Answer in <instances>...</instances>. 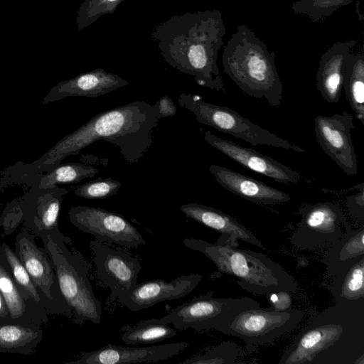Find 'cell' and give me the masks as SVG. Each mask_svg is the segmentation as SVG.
Listing matches in <instances>:
<instances>
[{
	"label": "cell",
	"instance_id": "obj_34",
	"mask_svg": "<svg viewBox=\"0 0 364 364\" xmlns=\"http://www.w3.org/2000/svg\"><path fill=\"white\" fill-rule=\"evenodd\" d=\"M121 186L119 181L111 178H97L78 186L74 194L90 200L104 199L117 194Z\"/></svg>",
	"mask_w": 364,
	"mask_h": 364
},
{
	"label": "cell",
	"instance_id": "obj_24",
	"mask_svg": "<svg viewBox=\"0 0 364 364\" xmlns=\"http://www.w3.org/2000/svg\"><path fill=\"white\" fill-rule=\"evenodd\" d=\"M328 289L336 303L364 301V255L341 268Z\"/></svg>",
	"mask_w": 364,
	"mask_h": 364
},
{
	"label": "cell",
	"instance_id": "obj_19",
	"mask_svg": "<svg viewBox=\"0 0 364 364\" xmlns=\"http://www.w3.org/2000/svg\"><path fill=\"white\" fill-rule=\"evenodd\" d=\"M128 85L129 82L119 75L97 68L59 82L43 97V104L47 105L68 97L97 98Z\"/></svg>",
	"mask_w": 364,
	"mask_h": 364
},
{
	"label": "cell",
	"instance_id": "obj_17",
	"mask_svg": "<svg viewBox=\"0 0 364 364\" xmlns=\"http://www.w3.org/2000/svg\"><path fill=\"white\" fill-rule=\"evenodd\" d=\"M189 346L186 342H177L149 347H130L107 344L89 352L68 364H124L141 362H159L178 355Z\"/></svg>",
	"mask_w": 364,
	"mask_h": 364
},
{
	"label": "cell",
	"instance_id": "obj_21",
	"mask_svg": "<svg viewBox=\"0 0 364 364\" xmlns=\"http://www.w3.org/2000/svg\"><path fill=\"white\" fill-rule=\"evenodd\" d=\"M209 171L222 187L251 202L274 205L291 200L289 194L228 168L211 164Z\"/></svg>",
	"mask_w": 364,
	"mask_h": 364
},
{
	"label": "cell",
	"instance_id": "obj_26",
	"mask_svg": "<svg viewBox=\"0 0 364 364\" xmlns=\"http://www.w3.org/2000/svg\"><path fill=\"white\" fill-rule=\"evenodd\" d=\"M43 334V331L39 326L0 324V353L32 355L41 342Z\"/></svg>",
	"mask_w": 364,
	"mask_h": 364
},
{
	"label": "cell",
	"instance_id": "obj_37",
	"mask_svg": "<svg viewBox=\"0 0 364 364\" xmlns=\"http://www.w3.org/2000/svg\"><path fill=\"white\" fill-rule=\"evenodd\" d=\"M271 300L276 311H284L289 309L291 304L283 302L284 301L291 299L288 292L279 291L272 294Z\"/></svg>",
	"mask_w": 364,
	"mask_h": 364
},
{
	"label": "cell",
	"instance_id": "obj_2",
	"mask_svg": "<svg viewBox=\"0 0 364 364\" xmlns=\"http://www.w3.org/2000/svg\"><path fill=\"white\" fill-rule=\"evenodd\" d=\"M226 28L219 10L174 15L150 33L164 60L197 84L227 95L217 65Z\"/></svg>",
	"mask_w": 364,
	"mask_h": 364
},
{
	"label": "cell",
	"instance_id": "obj_33",
	"mask_svg": "<svg viewBox=\"0 0 364 364\" xmlns=\"http://www.w3.org/2000/svg\"><path fill=\"white\" fill-rule=\"evenodd\" d=\"M240 354V346L232 341L222 343L208 350L203 354L191 356L181 364H232Z\"/></svg>",
	"mask_w": 364,
	"mask_h": 364
},
{
	"label": "cell",
	"instance_id": "obj_35",
	"mask_svg": "<svg viewBox=\"0 0 364 364\" xmlns=\"http://www.w3.org/2000/svg\"><path fill=\"white\" fill-rule=\"evenodd\" d=\"M363 183L360 192L347 198V206L350 213L361 221L364 220Z\"/></svg>",
	"mask_w": 364,
	"mask_h": 364
},
{
	"label": "cell",
	"instance_id": "obj_14",
	"mask_svg": "<svg viewBox=\"0 0 364 364\" xmlns=\"http://www.w3.org/2000/svg\"><path fill=\"white\" fill-rule=\"evenodd\" d=\"M98 284L111 290L112 299L124 296L137 284L141 264L129 253L112 249L97 240H91Z\"/></svg>",
	"mask_w": 364,
	"mask_h": 364
},
{
	"label": "cell",
	"instance_id": "obj_23",
	"mask_svg": "<svg viewBox=\"0 0 364 364\" xmlns=\"http://www.w3.org/2000/svg\"><path fill=\"white\" fill-rule=\"evenodd\" d=\"M0 291L12 323L39 326L47 323V311L20 288L7 269L1 254Z\"/></svg>",
	"mask_w": 364,
	"mask_h": 364
},
{
	"label": "cell",
	"instance_id": "obj_31",
	"mask_svg": "<svg viewBox=\"0 0 364 364\" xmlns=\"http://www.w3.org/2000/svg\"><path fill=\"white\" fill-rule=\"evenodd\" d=\"M355 0H296L291 4L295 14L306 15L314 23H320L335 11Z\"/></svg>",
	"mask_w": 364,
	"mask_h": 364
},
{
	"label": "cell",
	"instance_id": "obj_27",
	"mask_svg": "<svg viewBox=\"0 0 364 364\" xmlns=\"http://www.w3.org/2000/svg\"><path fill=\"white\" fill-rule=\"evenodd\" d=\"M343 89L355 118L364 124V55L363 52L348 55Z\"/></svg>",
	"mask_w": 364,
	"mask_h": 364
},
{
	"label": "cell",
	"instance_id": "obj_10",
	"mask_svg": "<svg viewBox=\"0 0 364 364\" xmlns=\"http://www.w3.org/2000/svg\"><path fill=\"white\" fill-rule=\"evenodd\" d=\"M304 312L293 309L284 311L250 309L237 314L224 333L251 344H267L294 329L301 321Z\"/></svg>",
	"mask_w": 364,
	"mask_h": 364
},
{
	"label": "cell",
	"instance_id": "obj_38",
	"mask_svg": "<svg viewBox=\"0 0 364 364\" xmlns=\"http://www.w3.org/2000/svg\"><path fill=\"white\" fill-rule=\"evenodd\" d=\"M12 323L4 298L0 291V324Z\"/></svg>",
	"mask_w": 364,
	"mask_h": 364
},
{
	"label": "cell",
	"instance_id": "obj_22",
	"mask_svg": "<svg viewBox=\"0 0 364 364\" xmlns=\"http://www.w3.org/2000/svg\"><path fill=\"white\" fill-rule=\"evenodd\" d=\"M356 43L355 39L336 42L321 55L316 86L328 103H336L340 100L346 60Z\"/></svg>",
	"mask_w": 364,
	"mask_h": 364
},
{
	"label": "cell",
	"instance_id": "obj_30",
	"mask_svg": "<svg viewBox=\"0 0 364 364\" xmlns=\"http://www.w3.org/2000/svg\"><path fill=\"white\" fill-rule=\"evenodd\" d=\"M121 331V338L127 345L154 343L177 335L176 331L167 323L157 322L154 318L141 321L134 326H124Z\"/></svg>",
	"mask_w": 364,
	"mask_h": 364
},
{
	"label": "cell",
	"instance_id": "obj_16",
	"mask_svg": "<svg viewBox=\"0 0 364 364\" xmlns=\"http://www.w3.org/2000/svg\"><path fill=\"white\" fill-rule=\"evenodd\" d=\"M203 139L212 146L242 166L278 183L296 184L301 178L299 173L273 158L252 149L242 146L231 140L218 137L210 131L204 133Z\"/></svg>",
	"mask_w": 364,
	"mask_h": 364
},
{
	"label": "cell",
	"instance_id": "obj_28",
	"mask_svg": "<svg viewBox=\"0 0 364 364\" xmlns=\"http://www.w3.org/2000/svg\"><path fill=\"white\" fill-rule=\"evenodd\" d=\"M0 254L10 274L20 288L39 305L44 307L48 314L59 315L53 304L36 286L14 250L7 244L0 242Z\"/></svg>",
	"mask_w": 364,
	"mask_h": 364
},
{
	"label": "cell",
	"instance_id": "obj_18",
	"mask_svg": "<svg viewBox=\"0 0 364 364\" xmlns=\"http://www.w3.org/2000/svg\"><path fill=\"white\" fill-rule=\"evenodd\" d=\"M202 279L200 274H191L176 277L170 282L150 280L136 284L129 293L118 299L129 310L137 311L159 302L185 297Z\"/></svg>",
	"mask_w": 364,
	"mask_h": 364
},
{
	"label": "cell",
	"instance_id": "obj_8",
	"mask_svg": "<svg viewBox=\"0 0 364 364\" xmlns=\"http://www.w3.org/2000/svg\"><path fill=\"white\" fill-rule=\"evenodd\" d=\"M213 291L193 298L154 320L172 323L179 331L193 328L197 331L211 329L224 333L234 318L243 311L259 308L258 301L249 297L214 298Z\"/></svg>",
	"mask_w": 364,
	"mask_h": 364
},
{
	"label": "cell",
	"instance_id": "obj_12",
	"mask_svg": "<svg viewBox=\"0 0 364 364\" xmlns=\"http://www.w3.org/2000/svg\"><path fill=\"white\" fill-rule=\"evenodd\" d=\"M33 235L23 226L16 235L14 251L36 286L53 304L59 315L72 319L73 310L60 292L49 255L44 247L36 244Z\"/></svg>",
	"mask_w": 364,
	"mask_h": 364
},
{
	"label": "cell",
	"instance_id": "obj_29",
	"mask_svg": "<svg viewBox=\"0 0 364 364\" xmlns=\"http://www.w3.org/2000/svg\"><path fill=\"white\" fill-rule=\"evenodd\" d=\"M99 172L95 166L77 162H69L54 168L38 176L31 186L47 188L59 184L75 183L85 178H92Z\"/></svg>",
	"mask_w": 364,
	"mask_h": 364
},
{
	"label": "cell",
	"instance_id": "obj_25",
	"mask_svg": "<svg viewBox=\"0 0 364 364\" xmlns=\"http://www.w3.org/2000/svg\"><path fill=\"white\" fill-rule=\"evenodd\" d=\"M328 248L322 262L326 265L327 275L334 277L344 266L364 255V227L346 228L342 237Z\"/></svg>",
	"mask_w": 364,
	"mask_h": 364
},
{
	"label": "cell",
	"instance_id": "obj_7",
	"mask_svg": "<svg viewBox=\"0 0 364 364\" xmlns=\"http://www.w3.org/2000/svg\"><path fill=\"white\" fill-rule=\"evenodd\" d=\"M178 102L180 107L191 112L198 122L251 145L271 146L298 153L306 152L298 145L253 123L228 107L210 104L198 96L187 93H181Z\"/></svg>",
	"mask_w": 364,
	"mask_h": 364
},
{
	"label": "cell",
	"instance_id": "obj_11",
	"mask_svg": "<svg viewBox=\"0 0 364 364\" xmlns=\"http://www.w3.org/2000/svg\"><path fill=\"white\" fill-rule=\"evenodd\" d=\"M68 218L78 230L101 242L130 248L146 243L137 229L121 214L100 208L77 205L70 208Z\"/></svg>",
	"mask_w": 364,
	"mask_h": 364
},
{
	"label": "cell",
	"instance_id": "obj_9",
	"mask_svg": "<svg viewBox=\"0 0 364 364\" xmlns=\"http://www.w3.org/2000/svg\"><path fill=\"white\" fill-rule=\"evenodd\" d=\"M301 219L290 238L296 247L314 251L329 247L343 235L345 218L340 207L331 202L307 205L301 210Z\"/></svg>",
	"mask_w": 364,
	"mask_h": 364
},
{
	"label": "cell",
	"instance_id": "obj_3",
	"mask_svg": "<svg viewBox=\"0 0 364 364\" xmlns=\"http://www.w3.org/2000/svg\"><path fill=\"white\" fill-rule=\"evenodd\" d=\"M364 354V301L336 303L311 318L279 364H355Z\"/></svg>",
	"mask_w": 364,
	"mask_h": 364
},
{
	"label": "cell",
	"instance_id": "obj_39",
	"mask_svg": "<svg viewBox=\"0 0 364 364\" xmlns=\"http://www.w3.org/2000/svg\"><path fill=\"white\" fill-rule=\"evenodd\" d=\"M359 4H360V1H359V0H357L356 5H355V12L358 14V20L360 21L364 20V17L359 12V7H360Z\"/></svg>",
	"mask_w": 364,
	"mask_h": 364
},
{
	"label": "cell",
	"instance_id": "obj_13",
	"mask_svg": "<svg viewBox=\"0 0 364 364\" xmlns=\"http://www.w3.org/2000/svg\"><path fill=\"white\" fill-rule=\"evenodd\" d=\"M314 122L315 136L323 151L346 175H357L358 159L351 136L353 115L347 112L332 116L317 115Z\"/></svg>",
	"mask_w": 364,
	"mask_h": 364
},
{
	"label": "cell",
	"instance_id": "obj_36",
	"mask_svg": "<svg viewBox=\"0 0 364 364\" xmlns=\"http://www.w3.org/2000/svg\"><path fill=\"white\" fill-rule=\"evenodd\" d=\"M156 107V117L161 118L172 117L176 114L177 108L172 100L168 96H164L155 104Z\"/></svg>",
	"mask_w": 364,
	"mask_h": 364
},
{
	"label": "cell",
	"instance_id": "obj_5",
	"mask_svg": "<svg viewBox=\"0 0 364 364\" xmlns=\"http://www.w3.org/2000/svg\"><path fill=\"white\" fill-rule=\"evenodd\" d=\"M183 244L203 253L220 272L238 279L239 286L248 292L269 295L279 291L295 292L298 289L296 279L263 253L196 238H185Z\"/></svg>",
	"mask_w": 364,
	"mask_h": 364
},
{
	"label": "cell",
	"instance_id": "obj_1",
	"mask_svg": "<svg viewBox=\"0 0 364 364\" xmlns=\"http://www.w3.org/2000/svg\"><path fill=\"white\" fill-rule=\"evenodd\" d=\"M158 123L156 105L143 101L100 112L33 162L18 161L6 168L0 177V189L14 184L31 186L38 176L59 166L64 159L100 140L118 146L127 162L138 163L151 148Z\"/></svg>",
	"mask_w": 364,
	"mask_h": 364
},
{
	"label": "cell",
	"instance_id": "obj_20",
	"mask_svg": "<svg viewBox=\"0 0 364 364\" xmlns=\"http://www.w3.org/2000/svg\"><path fill=\"white\" fill-rule=\"evenodd\" d=\"M181 211L196 222L222 234L218 243H228L237 247L238 241L250 243L264 249L262 243L239 221L215 208L196 203L182 205Z\"/></svg>",
	"mask_w": 364,
	"mask_h": 364
},
{
	"label": "cell",
	"instance_id": "obj_15",
	"mask_svg": "<svg viewBox=\"0 0 364 364\" xmlns=\"http://www.w3.org/2000/svg\"><path fill=\"white\" fill-rule=\"evenodd\" d=\"M68 193L67 189L58 186L47 188L31 186L29 191L18 199L23 226L41 239L46 235L62 233L58 218L64 197Z\"/></svg>",
	"mask_w": 364,
	"mask_h": 364
},
{
	"label": "cell",
	"instance_id": "obj_6",
	"mask_svg": "<svg viewBox=\"0 0 364 364\" xmlns=\"http://www.w3.org/2000/svg\"><path fill=\"white\" fill-rule=\"evenodd\" d=\"M53 265L60 292L73 310V323H100L102 306L87 276L86 261L78 252L68 248L71 240L63 233L41 238Z\"/></svg>",
	"mask_w": 364,
	"mask_h": 364
},
{
	"label": "cell",
	"instance_id": "obj_4",
	"mask_svg": "<svg viewBox=\"0 0 364 364\" xmlns=\"http://www.w3.org/2000/svg\"><path fill=\"white\" fill-rule=\"evenodd\" d=\"M275 53L247 26H237L224 47L223 70L246 95L265 98L268 104L279 107L283 85L275 65Z\"/></svg>",
	"mask_w": 364,
	"mask_h": 364
},
{
	"label": "cell",
	"instance_id": "obj_32",
	"mask_svg": "<svg viewBox=\"0 0 364 364\" xmlns=\"http://www.w3.org/2000/svg\"><path fill=\"white\" fill-rule=\"evenodd\" d=\"M125 0H84L77 11L76 23L80 32L105 14H113Z\"/></svg>",
	"mask_w": 364,
	"mask_h": 364
}]
</instances>
